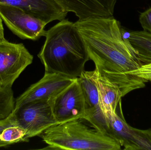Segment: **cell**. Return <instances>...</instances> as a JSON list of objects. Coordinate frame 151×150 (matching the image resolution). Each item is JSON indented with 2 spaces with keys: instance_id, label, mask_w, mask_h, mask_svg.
Instances as JSON below:
<instances>
[{
  "instance_id": "obj_1",
  "label": "cell",
  "mask_w": 151,
  "mask_h": 150,
  "mask_svg": "<svg viewBox=\"0 0 151 150\" xmlns=\"http://www.w3.org/2000/svg\"><path fill=\"white\" fill-rule=\"evenodd\" d=\"M75 24L96 69L118 85L123 96L145 86V80L129 74L142 64L124 39L121 26L113 16L79 19Z\"/></svg>"
},
{
  "instance_id": "obj_2",
  "label": "cell",
  "mask_w": 151,
  "mask_h": 150,
  "mask_svg": "<svg viewBox=\"0 0 151 150\" xmlns=\"http://www.w3.org/2000/svg\"><path fill=\"white\" fill-rule=\"evenodd\" d=\"M45 37L38 56L45 73L79 77L90 59L75 23L64 18L47 31Z\"/></svg>"
},
{
  "instance_id": "obj_3",
  "label": "cell",
  "mask_w": 151,
  "mask_h": 150,
  "mask_svg": "<svg viewBox=\"0 0 151 150\" xmlns=\"http://www.w3.org/2000/svg\"><path fill=\"white\" fill-rule=\"evenodd\" d=\"M74 120L55 125L39 136L47 145L46 150H119L120 144L96 129Z\"/></svg>"
},
{
  "instance_id": "obj_4",
  "label": "cell",
  "mask_w": 151,
  "mask_h": 150,
  "mask_svg": "<svg viewBox=\"0 0 151 150\" xmlns=\"http://www.w3.org/2000/svg\"><path fill=\"white\" fill-rule=\"evenodd\" d=\"M51 99L29 102L13 111L18 125L26 131L24 142L58 124L53 114Z\"/></svg>"
},
{
  "instance_id": "obj_5",
  "label": "cell",
  "mask_w": 151,
  "mask_h": 150,
  "mask_svg": "<svg viewBox=\"0 0 151 150\" xmlns=\"http://www.w3.org/2000/svg\"><path fill=\"white\" fill-rule=\"evenodd\" d=\"M33 58L24 44L0 41V86L12 88Z\"/></svg>"
},
{
  "instance_id": "obj_6",
  "label": "cell",
  "mask_w": 151,
  "mask_h": 150,
  "mask_svg": "<svg viewBox=\"0 0 151 150\" xmlns=\"http://www.w3.org/2000/svg\"><path fill=\"white\" fill-rule=\"evenodd\" d=\"M0 17L9 29L22 39L35 41L46 35L47 24L18 7L0 4Z\"/></svg>"
},
{
  "instance_id": "obj_7",
  "label": "cell",
  "mask_w": 151,
  "mask_h": 150,
  "mask_svg": "<svg viewBox=\"0 0 151 150\" xmlns=\"http://www.w3.org/2000/svg\"><path fill=\"white\" fill-rule=\"evenodd\" d=\"M51 105L58 124L83 119L86 103L77 78L51 99Z\"/></svg>"
},
{
  "instance_id": "obj_8",
  "label": "cell",
  "mask_w": 151,
  "mask_h": 150,
  "mask_svg": "<svg viewBox=\"0 0 151 150\" xmlns=\"http://www.w3.org/2000/svg\"><path fill=\"white\" fill-rule=\"evenodd\" d=\"M76 78L55 73H45L40 81L31 85L15 100L14 110H17L29 102L50 99L72 83Z\"/></svg>"
},
{
  "instance_id": "obj_9",
  "label": "cell",
  "mask_w": 151,
  "mask_h": 150,
  "mask_svg": "<svg viewBox=\"0 0 151 150\" xmlns=\"http://www.w3.org/2000/svg\"><path fill=\"white\" fill-rule=\"evenodd\" d=\"M0 4L21 9L47 24L65 18L68 12L55 0H0Z\"/></svg>"
},
{
  "instance_id": "obj_10",
  "label": "cell",
  "mask_w": 151,
  "mask_h": 150,
  "mask_svg": "<svg viewBox=\"0 0 151 150\" xmlns=\"http://www.w3.org/2000/svg\"><path fill=\"white\" fill-rule=\"evenodd\" d=\"M79 19L113 16L118 0H55Z\"/></svg>"
},
{
  "instance_id": "obj_11",
  "label": "cell",
  "mask_w": 151,
  "mask_h": 150,
  "mask_svg": "<svg viewBox=\"0 0 151 150\" xmlns=\"http://www.w3.org/2000/svg\"><path fill=\"white\" fill-rule=\"evenodd\" d=\"M96 69V82L101 110L104 113L108 112H117L122 97H124L123 94L118 85L105 78Z\"/></svg>"
},
{
  "instance_id": "obj_12",
  "label": "cell",
  "mask_w": 151,
  "mask_h": 150,
  "mask_svg": "<svg viewBox=\"0 0 151 150\" xmlns=\"http://www.w3.org/2000/svg\"><path fill=\"white\" fill-rule=\"evenodd\" d=\"M108 122L110 136L117 140L124 150H133L134 128L129 125L117 112L105 113Z\"/></svg>"
},
{
  "instance_id": "obj_13",
  "label": "cell",
  "mask_w": 151,
  "mask_h": 150,
  "mask_svg": "<svg viewBox=\"0 0 151 150\" xmlns=\"http://www.w3.org/2000/svg\"><path fill=\"white\" fill-rule=\"evenodd\" d=\"M122 36L129 44L142 65L151 62V33L121 28Z\"/></svg>"
},
{
  "instance_id": "obj_14",
  "label": "cell",
  "mask_w": 151,
  "mask_h": 150,
  "mask_svg": "<svg viewBox=\"0 0 151 150\" xmlns=\"http://www.w3.org/2000/svg\"><path fill=\"white\" fill-rule=\"evenodd\" d=\"M96 70H84L77 78L86 103V112L101 109L97 87Z\"/></svg>"
},
{
  "instance_id": "obj_15",
  "label": "cell",
  "mask_w": 151,
  "mask_h": 150,
  "mask_svg": "<svg viewBox=\"0 0 151 150\" xmlns=\"http://www.w3.org/2000/svg\"><path fill=\"white\" fill-rule=\"evenodd\" d=\"M15 100L12 88L0 86V120L9 116L14 111Z\"/></svg>"
},
{
  "instance_id": "obj_16",
  "label": "cell",
  "mask_w": 151,
  "mask_h": 150,
  "mask_svg": "<svg viewBox=\"0 0 151 150\" xmlns=\"http://www.w3.org/2000/svg\"><path fill=\"white\" fill-rule=\"evenodd\" d=\"M26 131L19 125L6 128L0 133V140L10 145L18 142H24Z\"/></svg>"
},
{
  "instance_id": "obj_17",
  "label": "cell",
  "mask_w": 151,
  "mask_h": 150,
  "mask_svg": "<svg viewBox=\"0 0 151 150\" xmlns=\"http://www.w3.org/2000/svg\"><path fill=\"white\" fill-rule=\"evenodd\" d=\"M18 125L16 119L15 113L13 111L6 119L0 120V133L6 128L9 127L11 126ZM9 144L7 143L2 141L0 140V148L6 147L9 146Z\"/></svg>"
},
{
  "instance_id": "obj_18",
  "label": "cell",
  "mask_w": 151,
  "mask_h": 150,
  "mask_svg": "<svg viewBox=\"0 0 151 150\" xmlns=\"http://www.w3.org/2000/svg\"><path fill=\"white\" fill-rule=\"evenodd\" d=\"M129 74L137 76L147 82H151V62L143 64L137 69L129 72Z\"/></svg>"
},
{
  "instance_id": "obj_19",
  "label": "cell",
  "mask_w": 151,
  "mask_h": 150,
  "mask_svg": "<svg viewBox=\"0 0 151 150\" xmlns=\"http://www.w3.org/2000/svg\"><path fill=\"white\" fill-rule=\"evenodd\" d=\"M139 21L144 30L151 33V7L141 13Z\"/></svg>"
},
{
  "instance_id": "obj_20",
  "label": "cell",
  "mask_w": 151,
  "mask_h": 150,
  "mask_svg": "<svg viewBox=\"0 0 151 150\" xmlns=\"http://www.w3.org/2000/svg\"><path fill=\"white\" fill-rule=\"evenodd\" d=\"M2 20L0 17V41L4 38V30L2 23Z\"/></svg>"
}]
</instances>
